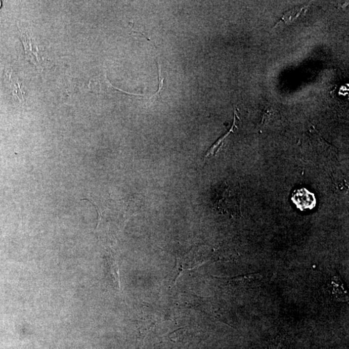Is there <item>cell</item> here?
<instances>
[{
    "mask_svg": "<svg viewBox=\"0 0 349 349\" xmlns=\"http://www.w3.org/2000/svg\"><path fill=\"white\" fill-rule=\"evenodd\" d=\"M19 31L20 39L24 48L26 59L32 63L38 71L39 70L42 71L41 62L43 58L39 54V48L36 41L27 32H23L20 29Z\"/></svg>",
    "mask_w": 349,
    "mask_h": 349,
    "instance_id": "6da1fadb",
    "label": "cell"
},
{
    "mask_svg": "<svg viewBox=\"0 0 349 349\" xmlns=\"http://www.w3.org/2000/svg\"><path fill=\"white\" fill-rule=\"evenodd\" d=\"M4 83L12 95L16 97L21 102H25V92L23 90L19 79L14 74L11 68H6L4 71Z\"/></svg>",
    "mask_w": 349,
    "mask_h": 349,
    "instance_id": "7a4b0ae2",
    "label": "cell"
},
{
    "mask_svg": "<svg viewBox=\"0 0 349 349\" xmlns=\"http://www.w3.org/2000/svg\"><path fill=\"white\" fill-rule=\"evenodd\" d=\"M292 201L294 204H296L297 208L302 210L307 209H311L315 206L316 203L314 194L304 188L294 192L292 196Z\"/></svg>",
    "mask_w": 349,
    "mask_h": 349,
    "instance_id": "3957f363",
    "label": "cell"
},
{
    "mask_svg": "<svg viewBox=\"0 0 349 349\" xmlns=\"http://www.w3.org/2000/svg\"><path fill=\"white\" fill-rule=\"evenodd\" d=\"M237 111L235 110L234 123H233L232 126L231 128H230V131L227 133V134H226L224 136L221 137V139H219L218 141L216 142L215 144H214L213 145L211 146V148L209 149L208 152H207L206 155H205V158L209 157V156H211L213 155L214 154H215V153H217L219 150H220V149L221 148V146H223V141H225L226 138H227V137H229L230 134H232V133L234 132L235 130L237 129Z\"/></svg>",
    "mask_w": 349,
    "mask_h": 349,
    "instance_id": "277c9868",
    "label": "cell"
},
{
    "mask_svg": "<svg viewBox=\"0 0 349 349\" xmlns=\"http://www.w3.org/2000/svg\"><path fill=\"white\" fill-rule=\"evenodd\" d=\"M262 277L259 273L247 274V275L236 277L232 278V280L239 285H249L258 281L261 279Z\"/></svg>",
    "mask_w": 349,
    "mask_h": 349,
    "instance_id": "5b68a950",
    "label": "cell"
},
{
    "mask_svg": "<svg viewBox=\"0 0 349 349\" xmlns=\"http://www.w3.org/2000/svg\"><path fill=\"white\" fill-rule=\"evenodd\" d=\"M307 6H304L300 7L299 8H295L292 9L290 11L287 12L282 18H281V21H283L285 23H290L294 22L295 20L298 18L300 16L306 11Z\"/></svg>",
    "mask_w": 349,
    "mask_h": 349,
    "instance_id": "8992f818",
    "label": "cell"
},
{
    "mask_svg": "<svg viewBox=\"0 0 349 349\" xmlns=\"http://www.w3.org/2000/svg\"><path fill=\"white\" fill-rule=\"evenodd\" d=\"M158 67H159V89L157 90V92L155 93L154 95H153V97H151L150 98V99H152V98H160L161 97V93L162 92V89H163V85H164V78L163 77L162 74V72H161V67H160V65L159 64V63H158Z\"/></svg>",
    "mask_w": 349,
    "mask_h": 349,
    "instance_id": "52a82bcc",
    "label": "cell"
}]
</instances>
